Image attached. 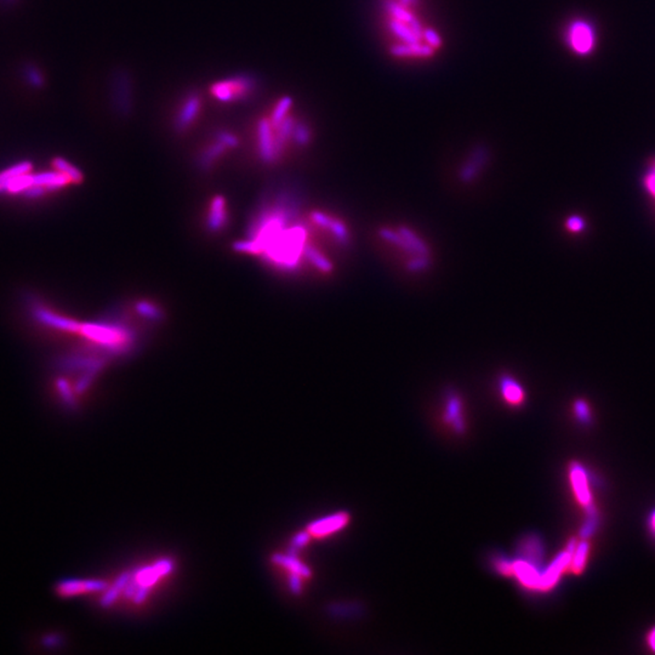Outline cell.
Masks as SVG:
<instances>
[{"label": "cell", "instance_id": "obj_33", "mask_svg": "<svg viewBox=\"0 0 655 655\" xmlns=\"http://www.w3.org/2000/svg\"><path fill=\"white\" fill-rule=\"evenodd\" d=\"M301 575L296 574V573H291L290 577H289V585H290L291 591L299 595L301 590Z\"/></svg>", "mask_w": 655, "mask_h": 655}, {"label": "cell", "instance_id": "obj_13", "mask_svg": "<svg viewBox=\"0 0 655 655\" xmlns=\"http://www.w3.org/2000/svg\"><path fill=\"white\" fill-rule=\"evenodd\" d=\"M33 183H35V186H39L46 190V192H51V191H57L64 188L66 185L71 183V180L64 174L59 173L57 170H53V172L33 174Z\"/></svg>", "mask_w": 655, "mask_h": 655}, {"label": "cell", "instance_id": "obj_16", "mask_svg": "<svg viewBox=\"0 0 655 655\" xmlns=\"http://www.w3.org/2000/svg\"><path fill=\"white\" fill-rule=\"evenodd\" d=\"M272 562L276 563L278 566H284L286 569H289L291 573H296L299 574L302 578H308L311 575V571L308 569V566L302 564L297 558H296L295 555H290V553H286V555H281V553H276L272 556Z\"/></svg>", "mask_w": 655, "mask_h": 655}, {"label": "cell", "instance_id": "obj_8", "mask_svg": "<svg viewBox=\"0 0 655 655\" xmlns=\"http://www.w3.org/2000/svg\"><path fill=\"white\" fill-rule=\"evenodd\" d=\"M113 101L116 109L122 114H127L131 109V83L125 73H119L113 80Z\"/></svg>", "mask_w": 655, "mask_h": 655}, {"label": "cell", "instance_id": "obj_1", "mask_svg": "<svg viewBox=\"0 0 655 655\" xmlns=\"http://www.w3.org/2000/svg\"><path fill=\"white\" fill-rule=\"evenodd\" d=\"M421 0H384L382 21L389 50L404 59H427L442 44L439 32L430 25Z\"/></svg>", "mask_w": 655, "mask_h": 655}, {"label": "cell", "instance_id": "obj_11", "mask_svg": "<svg viewBox=\"0 0 655 655\" xmlns=\"http://www.w3.org/2000/svg\"><path fill=\"white\" fill-rule=\"evenodd\" d=\"M228 215H227L226 199L222 196H216L210 204V212L207 216V228L209 231L219 232L226 226Z\"/></svg>", "mask_w": 655, "mask_h": 655}, {"label": "cell", "instance_id": "obj_34", "mask_svg": "<svg viewBox=\"0 0 655 655\" xmlns=\"http://www.w3.org/2000/svg\"><path fill=\"white\" fill-rule=\"evenodd\" d=\"M566 227H568L571 231H580L582 227H584V222H582L580 217H571V219L568 220V222H566Z\"/></svg>", "mask_w": 655, "mask_h": 655}, {"label": "cell", "instance_id": "obj_31", "mask_svg": "<svg viewBox=\"0 0 655 655\" xmlns=\"http://www.w3.org/2000/svg\"><path fill=\"white\" fill-rule=\"evenodd\" d=\"M645 187L648 188L653 196L655 197V159L650 164L649 170L645 175Z\"/></svg>", "mask_w": 655, "mask_h": 655}, {"label": "cell", "instance_id": "obj_19", "mask_svg": "<svg viewBox=\"0 0 655 655\" xmlns=\"http://www.w3.org/2000/svg\"><path fill=\"white\" fill-rule=\"evenodd\" d=\"M53 168H55V170H57L59 173L64 174L71 180V183H83L84 175L82 174L78 168H75L74 165L67 162L64 158H55L53 160Z\"/></svg>", "mask_w": 655, "mask_h": 655}, {"label": "cell", "instance_id": "obj_5", "mask_svg": "<svg viewBox=\"0 0 655 655\" xmlns=\"http://www.w3.org/2000/svg\"><path fill=\"white\" fill-rule=\"evenodd\" d=\"M257 148L262 162L267 164L276 162L281 157L277 148L275 129L270 118L261 119L257 124Z\"/></svg>", "mask_w": 655, "mask_h": 655}, {"label": "cell", "instance_id": "obj_14", "mask_svg": "<svg viewBox=\"0 0 655 655\" xmlns=\"http://www.w3.org/2000/svg\"><path fill=\"white\" fill-rule=\"evenodd\" d=\"M513 571L524 587L539 589L540 575L537 569L527 561H517L513 564Z\"/></svg>", "mask_w": 655, "mask_h": 655}, {"label": "cell", "instance_id": "obj_7", "mask_svg": "<svg viewBox=\"0 0 655 655\" xmlns=\"http://www.w3.org/2000/svg\"><path fill=\"white\" fill-rule=\"evenodd\" d=\"M201 111V99L196 94L190 95L186 99L183 100L181 107L178 109L174 125L178 131H185L187 130L194 120L197 119L198 114Z\"/></svg>", "mask_w": 655, "mask_h": 655}, {"label": "cell", "instance_id": "obj_4", "mask_svg": "<svg viewBox=\"0 0 655 655\" xmlns=\"http://www.w3.org/2000/svg\"><path fill=\"white\" fill-rule=\"evenodd\" d=\"M173 568V561L169 560V558H164V560L156 562L153 566L140 569L133 574L131 580L128 584V587H125V590H124L125 596L128 598H133L138 587H145L151 589L160 578L168 575L169 573H172Z\"/></svg>", "mask_w": 655, "mask_h": 655}, {"label": "cell", "instance_id": "obj_10", "mask_svg": "<svg viewBox=\"0 0 655 655\" xmlns=\"http://www.w3.org/2000/svg\"><path fill=\"white\" fill-rule=\"evenodd\" d=\"M346 522H347V516L345 513H339V515H334L331 517L323 518L320 521L312 523L308 527V533L313 537H324V535H329L331 533L339 531L340 528L345 526Z\"/></svg>", "mask_w": 655, "mask_h": 655}, {"label": "cell", "instance_id": "obj_2", "mask_svg": "<svg viewBox=\"0 0 655 655\" xmlns=\"http://www.w3.org/2000/svg\"><path fill=\"white\" fill-rule=\"evenodd\" d=\"M255 88V82L247 75H238L217 82L212 86V94L220 102L230 104L247 99Z\"/></svg>", "mask_w": 655, "mask_h": 655}, {"label": "cell", "instance_id": "obj_9", "mask_svg": "<svg viewBox=\"0 0 655 655\" xmlns=\"http://www.w3.org/2000/svg\"><path fill=\"white\" fill-rule=\"evenodd\" d=\"M107 582L102 580H67L59 584L57 590L62 596H75L86 592L104 591Z\"/></svg>", "mask_w": 655, "mask_h": 655}, {"label": "cell", "instance_id": "obj_21", "mask_svg": "<svg viewBox=\"0 0 655 655\" xmlns=\"http://www.w3.org/2000/svg\"><path fill=\"white\" fill-rule=\"evenodd\" d=\"M30 172H32V164L30 162H22L0 173V192H4L6 183L11 181L12 178L22 174L30 173Z\"/></svg>", "mask_w": 655, "mask_h": 655}, {"label": "cell", "instance_id": "obj_32", "mask_svg": "<svg viewBox=\"0 0 655 655\" xmlns=\"http://www.w3.org/2000/svg\"><path fill=\"white\" fill-rule=\"evenodd\" d=\"M459 410H460V405H459L458 399H450L448 408L449 418L452 420H456V426H458V429H460L461 424L459 421Z\"/></svg>", "mask_w": 655, "mask_h": 655}, {"label": "cell", "instance_id": "obj_18", "mask_svg": "<svg viewBox=\"0 0 655 655\" xmlns=\"http://www.w3.org/2000/svg\"><path fill=\"white\" fill-rule=\"evenodd\" d=\"M227 148L228 147H227L226 145H223L221 141H219L216 138L215 142L212 143V145L202 153V156L199 158V165H201L203 169L210 168L212 164L216 162V159H219L223 153L226 152Z\"/></svg>", "mask_w": 655, "mask_h": 655}, {"label": "cell", "instance_id": "obj_35", "mask_svg": "<svg viewBox=\"0 0 655 655\" xmlns=\"http://www.w3.org/2000/svg\"><path fill=\"white\" fill-rule=\"evenodd\" d=\"M28 73H30L28 75H30V83H33L35 86H40V85L43 84V78H41L39 72L32 69Z\"/></svg>", "mask_w": 655, "mask_h": 655}, {"label": "cell", "instance_id": "obj_27", "mask_svg": "<svg viewBox=\"0 0 655 655\" xmlns=\"http://www.w3.org/2000/svg\"><path fill=\"white\" fill-rule=\"evenodd\" d=\"M56 386H57L61 397L64 398V403L68 404L71 407L74 405L75 400H74L73 389L71 387V385L64 379H57Z\"/></svg>", "mask_w": 655, "mask_h": 655}, {"label": "cell", "instance_id": "obj_23", "mask_svg": "<svg viewBox=\"0 0 655 655\" xmlns=\"http://www.w3.org/2000/svg\"><path fill=\"white\" fill-rule=\"evenodd\" d=\"M135 307H136L138 315H142L145 318L152 320V322H159L164 317L163 311L149 301H138Z\"/></svg>", "mask_w": 655, "mask_h": 655}, {"label": "cell", "instance_id": "obj_12", "mask_svg": "<svg viewBox=\"0 0 655 655\" xmlns=\"http://www.w3.org/2000/svg\"><path fill=\"white\" fill-rule=\"evenodd\" d=\"M571 550L569 552L566 551L564 552V553H562L560 557H557L556 560L552 562L550 568L545 571V574L540 577L539 589H542V590L551 589V587L556 584L557 580H558V577L561 575L562 571L568 566V563L571 562Z\"/></svg>", "mask_w": 655, "mask_h": 655}, {"label": "cell", "instance_id": "obj_20", "mask_svg": "<svg viewBox=\"0 0 655 655\" xmlns=\"http://www.w3.org/2000/svg\"><path fill=\"white\" fill-rule=\"evenodd\" d=\"M521 552L523 556L526 557L527 562H532L537 564L542 561V546L540 542L537 537H528L524 539L521 544Z\"/></svg>", "mask_w": 655, "mask_h": 655}, {"label": "cell", "instance_id": "obj_24", "mask_svg": "<svg viewBox=\"0 0 655 655\" xmlns=\"http://www.w3.org/2000/svg\"><path fill=\"white\" fill-rule=\"evenodd\" d=\"M291 104H293V101H291V99H289V98H283V99L279 100V101L277 102L276 107L273 109L271 117H270L272 125L281 123L283 119L286 118V117L289 116Z\"/></svg>", "mask_w": 655, "mask_h": 655}, {"label": "cell", "instance_id": "obj_26", "mask_svg": "<svg viewBox=\"0 0 655 655\" xmlns=\"http://www.w3.org/2000/svg\"><path fill=\"white\" fill-rule=\"evenodd\" d=\"M233 249H234L236 252L250 254V255H261L262 254L261 248H260V246H259L254 239L236 241V243L233 244Z\"/></svg>", "mask_w": 655, "mask_h": 655}, {"label": "cell", "instance_id": "obj_6", "mask_svg": "<svg viewBox=\"0 0 655 655\" xmlns=\"http://www.w3.org/2000/svg\"><path fill=\"white\" fill-rule=\"evenodd\" d=\"M33 315H35V320H38L41 324L48 325V326L59 329V331L79 333L80 328H82V323H78L77 320L56 315L54 312L46 310L44 307H40V306H37L35 308H33Z\"/></svg>", "mask_w": 655, "mask_h": 655}, {"label": "cell", "instance_id": "obj_15", "mask_svg": "<svg viewBox=\"0 0 655 655\" xmlns=\"http://www.w3.org/2000/svg\"><path fill=\"white\" fill-rule=\"evenodd\" d=\"M131 578H133V574L129 573V571H125V573H123V574L114 582L112 587H107L104 596L101 598V606L104 607V608H109V606H112L114 602H116V600L118 598L119 595H120L122 592H124L125 587H128V584L130 582V580H131Z\"/></svg>", "mask_w": 655, "mask_h": 655}, {"label": "cell", "instance_id": "obj_30", "mask_svg": "<svg viewBox=\"0 0 655 655\" xmlns=\"http://www.w3.org/2000/svg\"><path fill=\"white\" fill-rule=\"evenodd\" d=\"M219 141H221L223 145H226L228 148H234L238 146V138L236 135H233L228 131H220L216 136Z\"/></svg>", "mask_w": 655, "mask_h": 655}, {"label": "cell", "instance_id": "obj_22", "mask_svg": "<svg viewBox=\"0 0 655 655\" xmlns=\"http://www.w3.org/2000/svg\"><path fill=\"white\" fill-rule=\"evenodd\" d=\"M501 389H503L504 397L508 403L518 404L522 402V389L513 379H504L501 382Z\"/></svg>", "mask_w": 655, "mask_h": 655}, {"label": "cell", "instance_id": "obj_36", "mask_svg": "<svg viewBox=\"0 0 655 655\" xmlns=\"http://www.w3.org/2000/svg\"><path fill=\"white\" fill-rule=\"evenodd\" d=\"M577 412H578V413H579V414L582 415V416H585V418H587V405H585V404L582 403V402H580V403H578V405H577Z\"/></svg>", "mask_w": 655, "mask_h": 655}, {"label": "cell", "instance_id": "obj_38", "mask_svg": "<svg viewBox=\"0 0 655 655\" xmlns=\"http://www.w3.org/2000/svg\"><path fill=\"white\" fill-rule=\"evenodd\" d=\"M652 526H653V528H654L655 531V513L654 516H653V518H652Z\"/></svg>", "mask_w": 655, "mask_h": 655}, {"label": "cell", "instance_id": "obj_37", "mask_svg": "<svg viewBox=\"0 0 655 655\" xmlns=\"http://www.w3.org/2000/svg\"><path fill=\"white\" fill-rule=\"evenodd\" d=\"M650 645L653 647V649L655 650V630L652 632L650 635Z\"/></svg>", "mask_w": 655, "mask_h": 655}, {"label": "cell", "instance_id": "obj_17", "mask_svg": "<svg viewBox=\"0 0 655 655\" xmlns=\"http://www.w3.org/2000/svg\"><path fill=\"white\" fill-rule=\"evenodd\" d=\"M571 482H573L575 493H577L580 503L584 504V505H589L590 504V494H589V489H587V476H585L582 468L574 466L571 468Z\"/></svg>", "mask_w": 655, "mask_h": 655}, {"label": "cell", "instance_id": "obj_25", "mask_svg": "<svg viewBox=\"0 0 655 655\" xmlns=\"http://www.w3.org/2000/svg\"><path fill=\"white\" fill-rule=\"evenodd\" d=\"M305 257L307 260L313 264L318 270L323 272H329L331 270V262L328 261L317 249L312 247H306Z\"/></svg>", "mask_w": 655, "mask_h": 655}, {"label": "cell", "instance_id": "obj_3", "mask_svg": "<svg viewBox=\"0 0 655 655\" xmlns=\"http://www.w3.org/2000/svg\"><path fill=\"white\" fill-rule=\"evenodd\" d=\"M596 33L589 22L575 20L568 25L566 41L573 53L580 56L591 54L596 45Z\"/></svg>", "mask_w": 655, "mask_h": 655}, {"label": "cell", "instance_id": "obj_29", "mask_svg": "<svg viewBox=\"0 0 655 655\" xmlns=\"http://www.w3.org/2000/svg\"><path fill=\"white\" fill-rule=\"evenodd\" d=\"M308 540H310V533H299V534H297V535H296V537L293 539L290 548H289L288 553H290V555H295L296 556V552L299 551L301 547L305 546L306 544L308 542Z\"/></svg>", "mask_w": 655, "mask_h": 655}, {"label": "cell", "instance_id": "obj_28", "mask_svg": "<svg viewBox=\"0 0 655 655\" xmlns=\"http://www.w3.org/2000/svg\"><path fill=\"white\" fill-rule=\"evenodd\" d=\"M587 548H589V546H587V542H582L579 546H577V553H575L574 560H573V569L574 571H580L584 568V564L587 561Z\"/></svg>", "mask_w": 655, "mask_h": 655}]
</instances>
